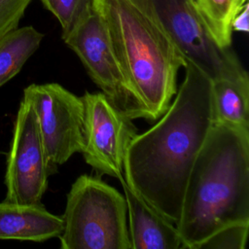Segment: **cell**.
Listing matches in <instances>:
<instances>
[{
  "label": "cell",
  "mask_w": 249,
  "mask_h": 249,
  "mask_svg": "<svg viewBox=\"0 0 249 249\" xmlns=\"http://www.w3.org/2000/svg\"><path fill=\"white\" fill-rule=\"evenodd\" d=\"M183 67L174 99L131 139L124 161L126 184L175 225L191 168L215 123L212 81L190 62Z\"/></svg>",
  "instance_id": "cell-1"
},
{
  "label": "cell",
  "mask_w": 249,
  "mask_h": 249,
  "mask_svg": "<svg viewBox=\"0 0 249 249\" xmlns=\"http://www.w3.org/2000/svg\"><path fill=\"white\" fill-rule=\"evenodd\" d=\"M249 222V129L214 123L191 168L176 224L183 249Z\"/></svg>",
  "instance_id": "cell-2"
},
{
  "label": "cell",
  "mask_w": 249,
  "mask_h": 249,
  "mask_svg": "<svg viewBox=\"0 0 249 249\" xmlns=\"http://www.w3.org/2000/svg\"><path fill=\"white\" fill-rule=\"evenodd\" d=\"M116 54L150 121L158 120L177 91L185 60L160 25L133 0H93Z\"/></svg>",
  "instance_id": "cell-3"
},
{
  "label": "cell",
  "mask_w": 249,
  "mask_h": 249,
  "mask_svg": "<svg viewBox=\"0 0 249 249\" xmlns=\"http://www.w3.org/2000/svg\"><path fill=\"white\" fill-rule=\"evenodd\" d=\"M61 218L62 249H131L124 196L101 179L79 176Z\"/></svg>",
  "instance_id": "cell-4"
},
{
  "label": "cell",
  "mask_w": 249,
  "mask_h": 249,
  "mask_svg": "<svg viewBox=\"0 0 249 249\" xmlns=\"http://www.w3.org/2000/svg\"><path fill=\"white\" fill-rule=\"evenodd\" d=\"M169 37L185 62L211 81L246 72L231 47L221 46L199 14L195 0H133Z\"/></svg>",
  "instance_id": "cell-5"
},
{
  "label": "cell",
  "mask_w": 249,
  "mask_h": 249,
  "mask_svg": "<svg viewBox=\"0 0 249 249\" xmlns=\"http://www.w3.org/2000/svg\"><path fill=\"white\" fill-rule=\"evenodd\" d=\"M62 40L78 55L92 82L117 110L131 120H149L142 100L116 54L106 22L94 6Z\"/></svg>",
  "instance_id": "cell-6"
},
{
  "label": "cell",
  "mask_w": 249,
  "mask_h": 249,
  "mask_svg": "<svg viewBox=\"0 0 249 249\" xmlns=\"http://www.w3.org/2000/svg\"><path fill=\"white\" fill-rule=\"evenodd\" d=\"M36 113L44 144L48 171L52 175L74 154L81 153L84 134V103L56 83L31 84L23 89Z\"/></svg>",
  "instance_id": "cell-7"
},
{
  "label": "cell",
  "mask_w": 249,
  "mask_h": 249,
  "mask_svg": "<svg viewBox=\"0 0 249 249\" xmlns=\"http://www.w3.org/2000/svg\"><path fill=\"white\" fill-rule=\"evenodd\" d=\"M49 176L36 113L29 100L22 97L7 155L5 200L22 204L40 203L48 188Z\"/></svg>",
  "instance_id": "cell-8"
},
{
  "label": "cell",
  "mask_w": 249,
  "mask_h": 249,
  "mask_svg": "<svg viewBox=\"0 0 249 249\" xmlns=\"http://www.w3.org/2000/svg\"><path fill=\"white\" fill-rule=\"evenodd\" d=\"M84 103L82 154L86 162L99 175L124 179L127 146L137 134L132 120L122 114L105 94L89 92Z\"/></svg>",
  "instance_id": "cell-9"
},
{
  "label": "cell",
  "mask_w": 249,
  "mask_h": 249,
  "mask_svg": "<svg viewBox=\"0 0 249 249\" xmlns=\"http://www.w3.org/2000/svg\"><path fill=\"white\" fill-rule=\"evenodd\" d=\"M127 207L128 232L133 249H183L177 227L120 180Z\"/></svg>",
  "instance_id": "cell-10"
},
{
  "label": "cell",
  "mask_w": 249,
  "mask_h": 249,
  "mask_svg": "<svg viewBox=\"0 0 249 249\" xmlns=\"http://www.w3.org/2000/svg\"><path fill=\"white\" fill-rule=\"evenodd\" d=\"M62 218L49 212L42 204L0 202V239L43 242L58 237Z\"/></svg>",
  "instance_id": "cell-11"
},
{
  "label": "cell",
  "mask_w": 249,
  "mask_h": 249,
  "mask_svg": "<svg viewBox=\"0 0 249 249\" xmlns=\"http://www.w3.org/2000/svg\"><path fill=\"white\" fill-rule=\"evenodd\" d=\"M214 122L249 129V76L212 81Z\"/></svg>",
  "instance_id": "cell-12"
},
{
  "label": "cell",
  "mask_w": 249,
  "mask_h": 249,
  "mask_svg": "<svg viewBox=\"0 0 249 249\" xmlns=\"http://www.w3.org/2000/svg\"><path fill=\"white\" fill-rule=\"evenodd\" d=\"M43 38L44 34L31 25L17 27L0 38V88L21 70Z\"/></svg>",
  "instance_id": "cell-13"
},
{
  "label": "cell",
  "mask_w": 249,
  "mask_h": 249,
  "mask_svg": "<svg viewBox=\"0 0 249 249\" xmlns=\"http://www.w3.org/2000/svg\"><path fill=\"white\" fill-rule=\"evenodd\" d=\"M203 20L216 41L231 47V21L248 0H195Z\"/></svg>",
  "instance_id": "cell-14"
},
{
  "label": "cell",
  "mask_w": 249,
  "mask_h": 249,
  "mask_svg": "<svg viewBox=\"0 0 249 249\" xmlns=\"http://www.w3.org/2000/svg\"><path fill=\"white\" fill-rule=\"evenodd\" d=\"M59 21L64 38L89 13L93 0H40Z\"/></svg>",
  "instance_id": "cell-15"
},
{
  "label": "cell",
  "mask_w": 249,
  "mask_h": 249,
  "mask_svg": "<svg viewBox=\"0 0 249 249\" xmlns=\"http://www.w3.org/2000/svg\"><path fill=\"white\" fill-rule=\"evenodd\" d=\"M249 222H238L222 227L200 242L196 249H244Z\"/></svg>",
  "instance_id": "cell-16"
},
{
  "label": "cell",
  "mask_w": 249,
  "mask_h": 249,
  "mask_svg": "<svg viewBox=\"0 0 249 249\" xmlns=\"http://www.w3.org/2000/svg\"><path fill=\"white\" fill-rule=\"evenodd\" d=\"M32 0H0V38L18 27Z\"/></svg>",
  "instance_id": "cell-17"
},
{
  "label": "cell",
  "mask_w": 249,
  "mask_h": 249,
  "mask_svg": "<svg viewBox=\"0 0 249 249\" xmlns=\"http://www.w3.org/2000/svg\"><path fill=\"white\" fill-rule=\"evenodd\" d=\"M249 4L245 3L238 13L233 17L231 21V30L236 32H245L249 31Z\"/></svg>",
  "instance_id": "cell-18"
}]
</instances>
